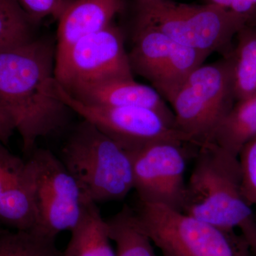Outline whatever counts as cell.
I'll return each mask as SVG.
<instances>
[{"label": "cell", "instance_id": "484cf974", "mask_svg": "<svg viewBox=\"0 0 256 256\" xmlns=\"http://www.w3.org/2000/svg\"><path fill=\"white\" fill-rule=\"evenodd\" d=\"M2 225L1 224H0V235H1V234H2L3 232H4L5 230H4V229L2 228Z\"/></svg>", "mask_w": 256, "mask_h": 256}, {"label": "cell", "instance_id": "2e32d148", "mask_svg": "<svg viewBox=\"0 0 256 256\" xmlns=\"http://www.w3.org/2000/svg\"><path fill=\"white\" fill-rule=\"evenodd\" d=\"M232 72L236 101L256 94V24H246L236 35L225 56Z\"/></svg>", "mask_w": 256, "mask_h": 256}, {"label": "cell", "instance_id": "30bf717a", "mask_svg": "<svg viewBox=\"0 0 256 256\" xmlns=\"http://www.w3.org/2000/svg\"><path fill=\"white\" fill-rule=\"evenodd\" d=\"M56 92L70 110L94 124L128 152L159 142L193 146L172 122L156 110L139 107L87 105L74 99L57 82Z\"/></svg>", "mask_w": 256, "mask_h": 256}, {"label": "cell", "instance_id": "e0dca14e", "mask_svg": "<svg viewBox=\"0 0 256 256\" xmlns=\"http://www.w3.org/2000/svg\"><path fill=\"white\" fill-rule=\"evenodd\" d=\"M105 218L96 204L88 206L82 220L70 232L63 256H116Z\"/></svg>", "mask_w": 256, "mask_h": 256}, {"label": "cell", "instance_id": "44dd1931", "mask_svg": "<svg viewBox=\"0 0 256 256\" xmlns=\"http://www.w3.org/2000/svg\"><path fill=\"white\" fill-rule=\"evenodd\" d=\"M244 195L252 206H256V136L242 148L238 156Z\"/></svg>", "mask_w": 256, "mask_h": 256}, {"label": "cell", "instance_id": "7c38bea8", "mask_svg": "<svg viewBox=\"0 0 256 256\" xmlns=\"http://www.w3.org/2000/svg\"><path fill=\"white\" fill-rule=\"evenodd\" d=\"M0 141V224L15 230L35 227L31 170L28 160Z\"/></svg>", "mask_w": 256, "mask_h": 256}, {"label": "cell", "instance_id": "8fae6325", "mask_svg": "<svg viewBox=\"0 0 256 256\" xmlns=\"http://www.w3.org/2000/svg\"><path fill=\"white\" fill-rule=\"evenodd\" d=\"M190 146H193L159 142L129 152L138 201L181 212L186 192V162L190 154L186 148Z\"/></svg>", "mask_w": 256, "mask_h": 256}, {"label": "cell", "instance_id": "ac0fdd59", "mask_svg": "<svg viewBox=\"0 0 256 256\" xmlns=\"http://www.w3.org/2000/svg\"><path fill=\"white\" fill-rule=\"evenodd\" d=\"M106 220L116 256H158L150 238L138 226L132 208L126 205Z\"/></svg>", "mask_w": 256, "mask_h": 256}, {"label": "cell", "instance_id": "277c9868", "mask_svg": "<svg viewBox=\"0 0 256 256\" xmlns=\"http://www.w3.org/2000/svg\"><path fill=\"white\" fill-rule=\"evenodd\" d=\"M132 23L146 25L173 41L224 56L232 50L246 20L214 5L186 4L172 0H134Z\"/></svg>", "mask_w": 256, "mask_h": 256}, {"label": "cell", "instance_id": "ffe728a7", "mask_svg": "<svg viewBox=\"0 0 256 256\" xmlns=\"http://www.w3.org/2000/svg\"><path fill=\"white\" fill-rule=\"evenodd\" d=\"M0 256H63L56 238L35 230H6L0 235Z\"/></svg>", "mask_w": 256, "mask_h": 256}, {"label": "cell", "instance_id": "d4e9b609", "mask_svg": "<svg viewBox=\"0 0 256 256\" xmlns=\"http://www.w3.org/2000/svg\"><path fill=\"white\" fill-rule=\"evenodd\" d=\"M249 247H250V252L254 256H256V234L248 242Z\"/></svg>", "mask_w": 256, "mask_h": 256}, {"label": "cell", "instance_id": "5b68a950", "mask_svg": "<svg viewBox=\"0 0 256 256\" xmlns=\"http://www.w3.org/2000/svg\"><path fill=\"white\" fill-rule=\"evenodd\" d=\"M140 228L162 254L171 256H252L242 234L228 232L162 205L138 201Z\"/></svg>", "mask_w": 256, "mask_h": 256}, {"label": "cell", "instance_id": "603a6c76", "mask_svg": "<svg viewBox=\"0 0 256 256\" xmlns=\"http://www.w3.org/2000/svg\"><path fill=\"white\" fill-rule=\"evenodd\" d=\"M229 10L246 18L248 24H256V0H233Z\"/></svg>", "mask_w": 256, "mask_h": 256}, {"label": "cell", "instance_id": "4fadbf2b", "mask_svg": "<svg viewBox=\"0 0 256 256\" xmlns=\"http://www.w3.org/2000/svg\"><path fill=\"white\" fill-rule=\"evenodd\" d=\"M66 92L87 105L151 109L162 114L175 126L174 114L159 92L154 88L136 82L134 78L86 84Z\"/></svg>", "mask_w": 256, "mask_h": 256}, {"label": "cell", "instance_id": "3957f363", "mask_svg": "<svg viewBox=\"0 0 256 256\" xmlns=\"http://www.w3.org/2000/svg\"><path fill=\"white\" fill-rule=\"evenodd\" d=\"M60 160L96 204L122 201L134 190L130 154L86 120L74 128Z\"/></svg>", "mask_w": 256, "mask_h": 256}, {"label": "cell", "instance_id": "ba28073f", "mask_svg": "<svg viewBox=\"0 0 256 256\" xmlns=\"http://www.w3.org/2000/svg\"><path fill=\"white\" fill-rule=\"evenodd\" d=\"M132 34L128 58L133 74L148 80L168 102L210 55L180 44L146 25L132 23Z\"/></svg>", "mask_w": 256, "mask_h": 256}, {"label": "cell", "instance_id": "7402d4cb", "mask_svg": "<svg viewBox=\"0 0 256 256\" xmlns=\"http://www.w3.org/2000/svg\"><path fill=\"white\" fill-rule=\"evenodd\" d=\"M36 24L48 18L58 20L70 0H16Z\"/></svg>", "mask_w": 256, "mask_h": 256}, {"label": "cell", "instance_id": "5bb4252c", "mask_svg": "<svg viewBox=\"0 0 256 256\" xmlns=\"http://www.w3.org/2000/svg\"><path fill=\"white\" fill-rule=\"evenodd\" d=\"M124 9V0H70L58 20L56 56L108 28Z\"/></svg>", "mask_w": 256, "mask_h": 256}, {"label": "cell", "instance_id": "4316f807", "mask_svg": "<svg viewBox=\"0 0 256 256\" xmlns=\"http://www.w3.org/2000/svg\"><path fill=\"white\" fill-rule=\"evenodd\" d=\"M162 256H171L168 255V254H162Z\"/></svg>", "mask_w": 256, "mask_h": 256}, {"label": "cell", "instance_id": "6da1fadb", "mask_svg": "<svg viewBox=\"0 0 256 256\" xmlns=\"http://www.w3.org/2000/svg\"><path fill=\"white\" fill-rule=\"evenodd\" d=\"M56 44L35 38L0 52V108L32 153L37 141L66 127L70 109L56 92Z\"/></svg>", "mask_w": 256, "mask_h": 256}, {"label": "cell", "instance_id": "7a4b0ae2", "mask_svg": "<svg viewBox=\"0 0 256 256\" xmlns=\"http://www.w3.org/2000/svg\"><path fill=\"white\" fill-rule=\"evenodd\" d=\"M181 212L224 230L256 234L252 206L242 192L238 158L213 143L198 148Z\"/></svg>", "mask_w": 256, "mask_h": 256}, {"label": "cell", "instance_id": "cb8c5ba5", "mask_svg": "<svg viewBox=\"0 0 256 256\" xmlns=\"http://www.w3.org/2000/svg\"><path fill=\"white\" fill-rule=\"evenodd\" d=\"M14 130L11 120L0 108V141L4 144H8Z\"/></svg>", "mask_w": 256, "mask_h": 256}, {"label": "cell", "instance_id": "52a82bcc", "mask_svg": "<svg viewBox=\"0 0 256 256\" xmlns=\"http://www.w3.org/2000/svg\"><path fill=\"white\" fill-rule=\"evenodd\" d=\"M31 170L34 228L56 238L80 223L88 205L78 183L60 158L46 149L34 150L28 160Z\"/></svg>", "mask_w": 256, "mask_h": 256}, {"label": "cell", "instance_id": "d6986e66", "mask_svg": "<svg viewBox=\"0 0 256 256\" xmlns=\"http://www.w3.org/2000/svg\"><path fill=\"white\" fill-rule=\"evenodd\" d=\"M37 24L16 0H0V52L34 40Z\"/></svg>", "mask_w": 256, "mask_h": 256}, {"label": "cell", "instance_id": "9c48e42d", "mask_svg": "<svg viewBox=\"0 0 256 256\" xmlns=\"http://www.w3.org/2000/svg\"><path fill=\"white\" fill-rule=\"evenodd\" d=\"M55 77L66 92L121 78H134L122 28L114 22L56 56Z\"/></svg>", "mask_w": 256, "mask_h": 256}, {"label": "cell", "instance_id": "9a60e30c", "mask_svg": "<svg viewBox=\"0 0 256 256\" xmlns=\"http://www.w3.org/2000/svg\"><path fill=\"white\" fill-rule=\"evenodd\" d=\"M256 136V94L236 101L214 134L212 143L234 156Z\"/></svg>", "mask_w": 256, "mask_h": 256}, {"label": "cell", "instance_id": "8992f818", "mask_svg": "<svg viewBox=\"0 0 256 256\" xmlns=\"http://www.w3.org/2000/svg\"><path fill=\"white\" fill-rule=\"evenodd\" d=\"M235 102L230 64L223 57L194 70L170 104L175 127L200 148L212 143Z\"/></svg>", "mask_w": 256, "mask_h": 256}]
</instances>
